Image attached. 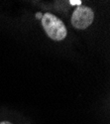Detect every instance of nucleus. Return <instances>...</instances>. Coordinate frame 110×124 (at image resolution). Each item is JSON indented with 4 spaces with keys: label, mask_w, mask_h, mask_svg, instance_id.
I'll list each match as a JSON object with an SVG mask.
<instances>
[{
    "label": "nucleus",
    "mask_w": 110,
    "mask_h": 124,
    "mask_svg": "<svg viewBox=\"0 0 110 124\" xmlns=\"http://www.w3.org/2000/svg\"><path fill=\"white\" fill-rule=\"evenodd\" d=\"M42 16H43V14H42L41 12L36 13V18H37V19H40V20H41V19H42Z\"/></svg>",
    "instance_id": "4"
},
{
    "label": "nucleus",
    "mask_w": 110,
    "mask_h": 124,
    "mask_svg": "<svg viewBox=\"0 0 110 124\" xmlns=\"http://www.w3.org/2000/svg\"><path fill=\"white\" fill-rule=\"evenodd\" d=\"M94 19V12L90 7L81 5L73 12L71 22L72 25L78 30H84L89 27Z\"/></svg>",
    "instance_id": "2"
},
{
    "label": "nucleus",
    "mask_w": 110,
    "mask_h": 124,
    "mask_svg": "<svg viewBox=\"0 0 110 124\" xmlns=\"http://www.w3.org/2000/svg\"><path fill=\"white\" fill-rule=\"evenodd\" d=\"M42 26L50 39L54 41H63L67 35V30L64 22L52 13H45L41 19Z\"/></svg>",
    "instance_id": "1"
},
{
    "label": "nucleus",
    "mask_w": 110,
    "mask_h": 124,
    "mask_svg": "<svg viewBox=\"0 0 110 124\" xmlns=\"http://www.w3.org/2000/svg\"><path fill=\"white\" fill-rule=\"evenodd\" d=\"M81 0H71V1H69V4H71L72 6H81Z\"/></svg>",
    "instance_id": "3"
},
{
    "label": "nucleus",
    "mask_w": 110,
    "mask_h": 124,
    "mask_svg": "<svg viewBox=\"0 0 110 124\" xmlns=\"http://www.w3.org/2000/svg\"><path fill=\"white\" fill-rule=\"evenodd\" d=\"M0 124H13V123L8 122V121H2V122H0Z\"/></svg>",
    "instance_id": "5"
}]
</instances>
